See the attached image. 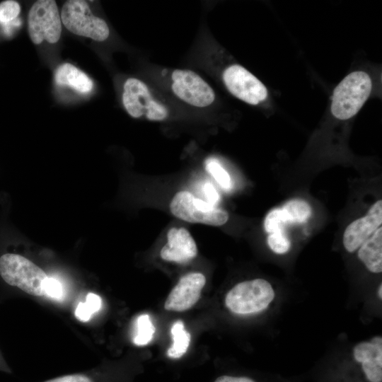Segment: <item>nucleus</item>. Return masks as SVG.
I'll list each match as a JSON object with an SVG mask.
<instances>
[{"label": "nucleus", "instance_id": "22", "mask_svg": "<svg viewBox=\"0 0 382 382\" xmlns=\"http://www.w3.org/2000/svg\"><path fill=\"white\" fill-rule=\"evenodd\" d=\"M270 249L278 255L287 253L291 248V241L284 230H278L270 233L267 238Z\"/></svg>", "mask_w": 382, "mask_h": 382}, {"label": "nucleus", "instance_id": "8", "mask_svg": "<svg viewBox=\"0 0 382 382\" xmlns=\"http://www.w3.org/2000/svg\"><path fill=\"white\" fill-rule=\"evenodd\" d=\"M351 359L362 382H382V337L376 335L355 344Z\"/></svg>", "mask_w": 382, "mask_h": 382}, {"label": "nucleus", "instance_id": "16", "mask_svg": "<svg viewBox=\"0 0 382 382\" xmlns=\"http://www.w3.org/2000/svg\"><path fill=\"white\" fill-rule=\"evenodd\" d=\"M173 344L167 351L172 359H178L185 354L190 342V334L185 329L181 320L175 322L170 329Z\"/></svg>", "mask_w": 382, "mask_h": 382}, {"label": "nucleus", "instance_id": "19", "mask_svg": "<svg viewBox=\"0 0 382 382\" xmlns=\"http://www.w3.org/2000/svg\"><path fill=\"white\" fill-rule=\"evenodd\" d=\"M101 298L93 293H89L86 296L85 302H80L75 311V316L78 320L86 322L93 313L98 311L101 307Z\"/></svg>", "mask_w": 382, "mask_h": 382}, {"label": "nucleus", "instance_id": "10", "mask_svg": "<svg viewBox=\"0 0 382 382\" xmlns=\"http://www.w3.org/2000/svg\"><path fill=\"white\" fill-rule=\"evenodd\" d=\"M223 80L232 95L248 104L257 105L267 98L265 85L239 64L228 66L223 72Z\"/></svg>", "mask_w": 382, "mask_h": 382}, {"label": "nucleus", "instance_id": "25", "mask_svg": "<svg viewBox=\"0 0 382 382\" xmlns=\"http://www.w3.org/2000/svg\"><path fill=\"white\" fill-rule=\"evenodd\" d=\"M203 192L207 199L206 202L216 206L219 201L220 197L213 185L211 183H206L203 186Z\"/></svg>", "mask_w": 382, "mask_h": 382}, {"label": "nucleus", "instance_id": "29", "mask_svg": "<svg viewBox=\"0 0 382 382\" xmlns=\"http://www.w3.org/2000/svg\"><path fill=\"white\" fill-rule=\"evenodd\" d=\"M0 368H1V369H3V370H6V371L8 370L7 368H6V367H4L3 365H1V361H0Z\"/></svg>", "mask_w": 382, "mask_h": 382}, {"label": "nucleus", "instance_id": "21", "mask_svg": "<svg viewBox=\"0 0 382 382\" xmlns=\"http://www.w3.org/2000/svg\"><path fill=\"white\" fill-rule=\"evenodd\" d=\"M289 224L288 217L282 208H276L270 211L265 216L264 228L270 234L278 230H284V227Z\"/></svg>", "mask_w": 382, "mask_h": 382}, {"label": "nucleus", "instance_id": "27", "mask_svg": "<svg viewBox=\"0 0 382 382\" xmlns=\"http://www.w3.org/2000/svg\"><path fill=\"white\" fill-rule=\"evenodd\" d=\"M20 25L21 19L16 18L9 23L3 24V31L6 35L10 36L13 34L14 29Z\"/></svg>", "mask_w": 382, "mask_h": 382}, {"label": "nucleus", "instance_id": "12", "mask_svg": "<svg viewBox=\"0 0 382 382\" xmlns=\"http://www.w3.org/2000/svg\"><path fill=\"white\" fill-rule=\"evenodd\" d=\"M205 283L204 275L199 272L183 276L170 292L165 309L178 312L190 309L198 301Z\"/></svg>", "mask_w": 382, "mask_h": 382}, {"label": "nucleus", "instance_id": "28", "mask_svg": "<svg viewBox=\"0 0 382 382\" xmlns=\"http://www.w3.org/2000/svg\"><path fill=\"white\" fill-rule=\"evenodd\" d=\"M377 296L378 299L381 300L382 299V284L381 283L379 284L378 289H377Z\"/></svg>", "mask_w": 382, "mask_h": 382}, {"label": "nucleus", "instance_id": "11", "mask_svg": "<svg viewBox=\"0 0 382 382\" xmlns=\"http://www.w3.org/2000/svg\"><path fill=\"white\" fill-rule=\"evenodd\" d=\"M381 224L382 200L379 199L371 206L365 216L353 221L346 227L342 237L345 249L350 253L357 251L381 226Z\"/></svg>", "mask_w": 382, "mask_h": 382}, {"label": "nucleus", "instance_id": "15", "mask_svg": "<svg viewBox=\"0 0 382 382\" xmlns=\"http://www.w3.org/2000/svg\"><path fill=\"white\" fill-rule=\"evenodd\" d=\"M54 80L58 85L69 86L82 93H89L93 87V81L85 73L69 63L58 67Z\"/></svg>", "mask_w": 382, "mask_h": 382}, {"label": "nucleus", "instance_id": "7", "mask_svg": "<svg viewBox=\"0 0 382 382\" xmlns=\"http://www.w3.org/2000/svg\"><path fill=\"white\" fill-rule=\"evenodd\" d=\"M122 103L128 114L134 118L145 115L149 120L161 121L168 115L167 108L153 98L147 86L135 78H129L125 81Z\"/></svg>", "mask_w": 382, "mask_h": 382}, {"label": "nucleus", "instance_id": "24", "mask_svg": "<svg viewBox=\"0 0 382 382\" xmlns=\"http://www.w3.org/2000/svg\"><path fill=\"white\" fill-rule=\"evenodd\" d=\"M45 294L52 298L60 299L63 295V289L61 283L56 279L47 277L44 286Z\"/></svg>", "mask_w": 382, "mask_h": 382}, {"label": "nucleus", "instance_id": "18", "mask_svg": "<svg viewBox=\"0 0 382 382\" xmlns=\"http://www.w3.org/2000/svg\"><path fill=\"white\" fill-rule=\"evenodd\" d=\"M155 327L148 314H141L136 320V333L133 342L136 345H146L153 338Z\"/></svg>", "mask_w": 382, "mask_h": 382}, {"label": "nucleus", "instance_id": "13", "mask_svg": "<svg viewBox=\"0 0 382 382\" xmlns=\"http://www.w3.org/2000/svg\"><path fill=\"white\" fill-rule=\"evenodd\" d=\"M167 243L160 255L166 261L185 263L197 255V248L190 232L185 228H172L167 235Z\"/></svg>", "mask_w": 382, "mask_h": 382}, {"label": "nucleus", "instance_id": "4", "mask_svg": "<svg viewBox=\"0 0 382 382\" xmlns=\"http://www.w3.org/2000/svg\"><path fill=\"white\" fill-rule=\"evenodd\" d=\"M61 21L71 33L96 41L105 40L110 34L106 22L93 15L86 1L69 0L61 11Z\"/></svg>", "mask_w": 382, "mask_h": 382}, {"label": "nucleus", "instance_id": "5", "mask_svg": "<svg viewBox=\"0 0 382 382\" xmlns=\"http://www.w3.org/2000/svg\"><path fill=\"white\" fill-rule=\"evenodd\" d=\"M170 210L177 218L190 223L219 226L228 219L227 212L195 197L188 191H180L173 196Z\"/></svg>", "mask_w": 382, "mask_h": 382}, {"label": "nucleus", "instance_id": "9", "mask_svg": "<svg viewBox=\"0 0 382 382\" xmlns=\"http://www.w3.org/2000/svg\"><path fill=\"white\" fill-rule=\"evenodd\" d=\"M172 80L171 88L175 95L192 106L204 108L211 105L215 99L212 88L191 70H174Z\"/></svg>", "mask_w": 382, "mask_h": 382}, {"label": "nucleus", "instance_id": "20", "mask_svg": "<svg viewBox=\"0 0 382 382\" xmlns=\"http://www.w3.org/2000/svg\"><path fill=\"white\" fill-rule=\"evenodd\" d=\"M206 170L212 175L217 183L226 190L232 187V181L228 172L215 158H209L205 163Z\"/></svg>", "mask_w": 382, "mask_h": 382}, {"label": "nucleus", "instance_id": "14", "mask_svg": "<svg viewBox=\"0 0 382 382\" xmlns=\"http://www.w3.org/2000/svg\"><path fill=\"white\" fill-rule=\"evenodd\" d=\"M357 257L371 273L382 272V228L379 227L357 249Z\"/></svg>", "mask_w": 382, "mask_h": 382}, {"label": "nucleus", "instance_id": "3", "mask_svg": "<svg viewBox=\"0 0 382 382\" xmlns=\"http://www.w3.org/2000/svg\"><path fill=\"white\" fill-rule=\"evenodd\" d=\"M0 276L8 285L33 296L45 294L47 275L24 256L7 253L0 257Z\"/></svg>", "mask_w": 382, "mask_h": 382}, {"label": "nucleus", "instance_id": "2", "mask_svg": "<svg viewBox=\"0 0 382 382\" xmlns=\"http://www.w3.org/2000/svg\"><path fill=\"white\" fill-rule=\"evenodd\" d=\"M372 89L369 75L355 71L347 75L335 87L331 103V112L341 120L354 116L368 99Z\"/></svg>", "mask_w": 382, "mask_h": 382}, {"label": "nucleus", "instance_id": "23", "mask_svg": "<svg viewBox=\"0 0 382 382\" xmlns=\"http://www.w3.org/2000/svg\"><path fill=\"white\" fill-rule=\"evenodd\" d=\"M21 12L17 1H5L0 3V23L5 24L16 19Z\"/></svg>", "mask_w": 382, "mask_h": 382}, {"label": "nucleus", "instance_id": "17", "mask_svg": "<svg viewBox=\"0 0 382 382\" xmlns=\"http://www.w3.org/2000/svg\"><path fill=\"white\" fill-rule=\"evenodd\" d=\"M286 213L289 224H303L312 214L310 204L301 199H293L286 202L282 207Z\"/></svg>", "mask_w": 382, "mask_h": 382}, {"label": "nucleus", "instance_id": "6", "mask_svg": "<svg viewBox=\"0 0 382 382\" xmlns=\"http://www.w3.org/2000/svg\"><path fill=\"white\" fill-rule=\"evenodd\" d=\"M28 28L30 40L35 45L44 40L57 42L61 36L62 21L56 2L53 0H39L30 8Z\"/></svg>", "mask_w": 382, "mask_h": 382}, {"label": "nucleus", "instance_id": "26", "mask_svg": "<svg viewBox=\"0 0 382 382\" xmlns=\"http://www.w3.org/2000/svg\"><path fill=\"white\" fill-rule=\"evenodd\" d=\"M214 382H256L255 380L247 376H221L218 377Z\"/></svg>", "mask_w": 382, "mask_h": 382}, {"label": "nucleus", "instance_id": "1", "mask_svg": "<svg viewBox=\"0 0 382 382\" xmlns=\"http://www.w3.org/2000/svg\"><path fill=\"white\" fill-rule=\"evenodd\" d=\"M272 284L257 278L236 284L226 294L225 306L233 314L254 316L265 312L275 301Z\"/></svg>", "mask_w": 382, "mask_h": 382}]
</instances>
